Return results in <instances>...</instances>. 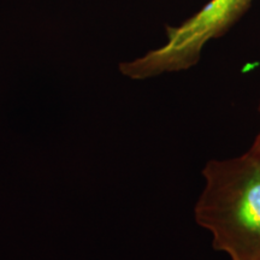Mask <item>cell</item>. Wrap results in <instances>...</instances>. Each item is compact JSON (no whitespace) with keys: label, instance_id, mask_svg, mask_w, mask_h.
<instances>
[{"label":"cell","instance_id":"3","mask_svg":"<svg viewBox=\"0 0 260 260\" xmlns=\"http://www.w3.org/2000/svg\"><path fill=\"white\" fill-rule=\"evenodd\" d=\"M259 113H260V100H259ZM248 152H251V153L260 157V132H259V134L256 135L254 142H253L252 147Z\"/></svg>","mask_w":260,"mask_h":260},{"label":"cell","instance_id":"2","mask_svg":"<svg viewBox=\"0 0 260 260\" xmlns=\"http://www.w3.org/2000/svg\"><path fill=\"white\" fill-rule=\"evenodd\" d=\"M252 0H211L177 27H168V40L144 57L124 61L119 70L133 80L187 70L200 60L207 42L220 37L243 14Z\"/></svg>","mask_w":260,"mask_h":260},{"label":"cell","instance_id":"1","mask_svg":"<svg viewBox=\"0 0 260 260\" xmlns=\"http://www.w3.org/2000/svg\"><path fill=\"white\" fill-rule=\"evenodd\" d=\"M203 176L194 216L212 234L213 248L232 260H260V157L213 159Z\"/></svg>","mask_w":260,"mask_h":260}]
</instances>
